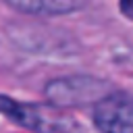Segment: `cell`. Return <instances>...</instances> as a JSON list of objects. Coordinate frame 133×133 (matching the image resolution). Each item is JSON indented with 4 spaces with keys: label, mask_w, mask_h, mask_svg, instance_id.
Listing matches in <instances>:
<instances>
[{
    "label": "cell",
    "mask_w": 133,
    "mask_h": 133,
    "mask_svg": "<svg viewBox=\"0 0 133 133\" xmlns=\"http://www.w3.org/2000/svg\"><path fill=\"white\" fill-rule=\"evenodd\" d=\"M0 108L6 118L33 133H83L79 123L54 104L17 102L8 96H2Z\"/></svg>",
    "instance_id": "1"
},
{
    "label": "cell",
    "mask_w": 133,
    "mask_h": 133,
    "mask_svg": "<svg viewBox=\"0 0 133 133\" xmlns=\"http://www.w3.org/2000/svg\"><path fill=\"white\" fill-rule=\"evenodd\" d=\"M106 89V81H100L89 75H69L58 77L46 83V98L50 104L58 108H75L85 104H98L110 91Z\"/></svg>",
    "instance_id": "2"
},
{
    "label": "cell",
    "mask_w": 133,
    "mask_h": 133,
    "mask_svg": "<svg viewBox=\"0 0 133 133\" xmlns=\"http://www.w3.org/2000/svg\"><path fill=\"white\" fill-rule=\"evenodd\" d=\"M100 133H133V98L125 91H110L91 110Z\"/></svg>",
    "instance_id": "3"
},
{
    "label": "cell",
    "mask_w": 133,
    "mask_h": 133,
    "mask_svg": "<svg viewBox=\"0 0 133 133\" xmlns=\"http://www.w3.org/2000/svg\"><path fill=\"white\" fill-rule=\"evenodd\" d=\"M12 8L27 15H66L85 6V0H4Z\"/></svg>",
    "instance_id": "4"
},
{
    "label": "cell",
    "mask_w": 133,
    "mask_h": 133,
    "mask_svg": "<svg viewBox=\"0 0 133 133\" xmlns=\"http://www.w3.org/2000/svg\"><path fill=\"white\" fill-rule=\"evenodd\" d=\"M118 8H121V12H123L127 19H131V21H133V0H121Z\"/></svg>",
    "instance_id": "5"
}]
</instances>
